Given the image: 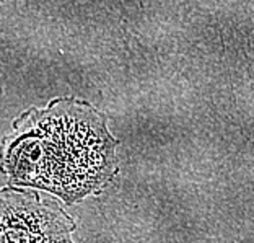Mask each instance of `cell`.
<instances>
[{
    "instance_id": "1",
    "label": "cell",
    "mask_w": 254,
    "mask_h": 243,
    "mask_svg": "<svg viewBox=\"0 0 254 243\" xmlns=\"http://www.w3.org/2000/svg\"><path fill=\"white\" fill-rule=\"evenodd\" d=\"M118 144L105 114L86 101L59 98L15 121L0 150V170L10 183L73 204L116 176Z\"/></svg>"
},
{
    "instance_id": "2",
    "label": "cell",
    "mask_w": 254,
    "mask_h": 243,
    "mask_svg": "<svg viewBox=\"0 0 254 243\" xmlns=\"http://www.w3.org/2000/svg\"><path fill=\"white\" fill-rule=\"evenodd\" d=\"M75 229L77 224L54 196L0 188V243H73Z\"/></svg>"
}]
</instances>
